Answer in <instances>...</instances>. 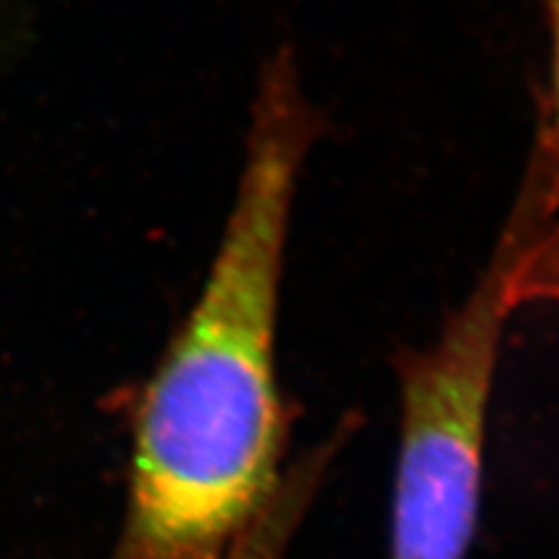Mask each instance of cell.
<instances>
[{"label": "cell", "mask_w": 559, "mask_h": 559, "mask_svg": "<svg viewBox=\"0 0 559 559\" xmlns=\"http://www.w3.org/2000/svg\"><path fill=\"white\" fill-rule=\"evenodd\" d=\"M322 117L289 49L261 66L231 213L203 289L140 401L112 559H226L283 480L275 371L292 203Z\"/></svg>", "instance_id": "1"}, {"label": "cell", "mask_w": 559, "mask_h": 559, "mask_svg": "<svg viewBox=\"0 0 559 559\" xmlns=\"http://www.w3.org/2000/svg\"><path fill=\"white\" fill-rule=\"evenodd\" d=\"M515 252L506 222L487 269L439 338L396 357L404 413L392 559H464L474 536L487 401L503 326L515 312Z\"/></svg>", "instance_id": "2"}, {"label": "cell", "mask_w": 559, "mask_h": 559, "mask_svg": "<svg viewBox=\"0 0 559 559\" xmlns=\"http://www.w3.org/2000/svg\"><path fill=\"white\" fill-rule=\"evenodd\" d=\"M550 33V82L538 117L536 145L522 178L511 224L518 252L511 301L559 306V0H538Z\"/></svg>", "instance_id": "3"}, {"label": "cell", "mask_w": 559, "mask_h": 559, "mask_svg": "<svg viewBox=\"0 0 559 559\" xmlns=\"http://www.w3.org/2000/svg\"><path fill=\"white\" fill-rule=\"evenodd\" d=\"M338 445L341 441L336 439L320 450H312L301 464L287 471L264 513L242 534L226 559H285L289 540L304 520L314 489Z\"/></svg>", "instance_id": "4"}]
</instances>
